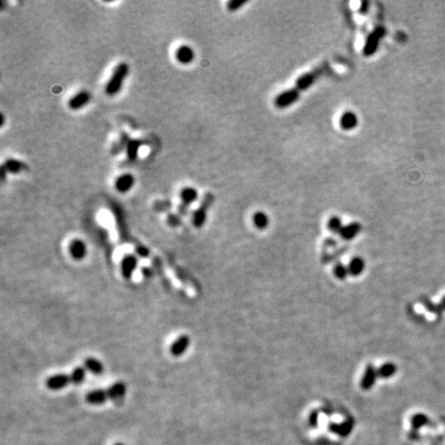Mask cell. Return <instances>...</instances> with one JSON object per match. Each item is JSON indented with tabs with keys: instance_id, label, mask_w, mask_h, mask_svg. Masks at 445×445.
<instances>
[{
	"instance_id": "4316f807",
	"label": "cell",
	"mask_w": 445,
	"mask_h": 445,
	"mask_svg": "<svg viewBox=\"0 0 445 445\" xmlns=\"http://www.w3.org/2000/svg\"><path fill=\"white\" fill-rule=\"evenodd\" d=\"M327 227H328V229H329L330 231H331L332 233L339 234V233H340V231H341L342 228H343L342 221H341L340 218H338V217H332V218H330L329 221H328Z\"/></svg>"
},
{
	"instance_id": "484cf974",
	"label": "cell",
	"mask_w": 445,
	"mask_h": 445,
	"mask_svg": "<svg viewBox=\"0 0 445 445\" xmlns=\"http://www.w3.org/2000/svg\"><path fill=\"white\" fill-rule=\"evenodd\" d=\"M429 422H430V419L424 413H416L411 417V426L414 430H419V429L427 426Z\"/></svg>"
},
{
	"instance_id": "4dcf8cb0",
	"label": "cell",
	"mask_w": 445,
	"mask_h": 445,
	"mask_svg": "<svg viewBox=\"0 0 445 445\" xmlns=\"http://www.w3.org/2000/svg\"><path fill=\"white\" fill-rule=\"evenodd\" d=\"M180 216H176V214H169L167 218V222L168 225L171 227H177L180 225Z\"/></svg>"
},
{
	"instance_id": "f1b7e54d",
	"label": "cell",
	"mask_w": 445,
	"mask_h": 445,
	"mask_svg": "<svg viewBox=\"0 0 445 445\" xmlns=\"http://www.w3.org/2000/svg\"><path fill=\"white\" fill-rule=\"evenodd\" d=\"M331 430L336 432L337 434H340L342 436L349 435L351 432V424L350 423H344L342 425H332Z\"/></svg>"
},
{
	"instance_id": "603a6c76",
	"label": "cell",
	"mask_w": 445,
	"mask_h": 445,
	"mask_svg": "<svg viewBox=\"0 0 445 445\" xmlns=\"http://www.w3.org/2000/svg\"><path fill=\"white\" fill-rule=\"evenodd\" d=\"M396 372H397V366H396L395 364H393V363H391V362L385 363V364L381 365V367L377 369L378 377L383 378V379L391 378L392 376H394L396 374Z\"/></svg>"
},
{
	"instance_id": "8992f818",
	"label": "cell",
	"mask_w": 445,
	"mask_h": 445,
	"mask_svg": "<svg viewBox=\"0 0 445 445\" xmlns=\"http://www.w3.org/2000/svg\"><path fill=\"white\" fill-rule=\"evenodd\" d=\"M71 383L70 374L57 373L47 378L46 386L49 391H61Z\"/></svg>"
},
{
	"instance_id": "5b68a950",
	"label": "cell",
	"mask_w": 445,
	"mask_h": 445,
	"mask_svg": "<svg viewBox=\"0 0 445 445\" xmlns=\"http://www.w3.org/2000/svg\"><path fill=\"white\" fill-rule=\"evenodd\" d=\"M198 198V192L192 187H185L179 193L180 203L178 206V216H186L190 205L193 204Z\"/></svg>"
},
{
	"instance_id": "30bf717a",
	"label": "cell",
	"mask_w": 445,
	"mask_h": 445,
	"mask_svg": "<svg viewBox=\"0 0 445 445\" xmlns=\"http://www.w3.org/2000/svg\"><path fill=\"white\" fill-rule=\"evenodd\" d=\"M106 391L107 394H109L110 401H121L125 398V396L127 394V385L123 381H117L107 387Z\"/></svg>"
},
{
	"instance_id": "e575fe53",
	"label": "cell",
	"mask_w": 445,
	"mask_h": 445,
	"mask_svg": "<svg viewBox=\"0 0 445 445\" xmlns=\"http://www.w3.org/2000/svg\"><path fill=\"white\" fill-rule=\"evenodd\" d=\"M5 172H6L5 168L2 166V167H1V179H2V180L5 179Z\"/></svg>"
},
{
	"instance_id": "cb8c5ba5",
	"label": "cell",
	"mask_w": 445,
	"mask_h": 445,
	"mask_svg": "<svg viewBox=\"0 0 445 445\" xmlns=\"http://www.w3.org/2000/svg\"><path fill=\"white\" fill-rule=\"evenodd\" d=\"M143 143L140 142V140L138 139H131L130 140V143L128 144V147H127V157H128V160L130 162H134L137 158V156H138V153H139V148L140 146H142Z\"/></svg>"
},
{
	"instance_id": "ac0fdd59",
	"label": "cell",
	"mask_w": 445,
	"mask_h": 445,
	"mask_svg": "<svg viewBox=\"0 0 445 445\" xmlns=\"http://www.w3.org/2000/svg\"><path fill=\"white\" fill-rule=\"evenodd\" d=\"M358 126V117L352 111H345L340 118V127L343 130H352Z\"/></svg>"
},
{
	"instance_id": "d6a6232c",
	"label": "cell",
	"mask_w": 445,
	"mask_h": 445,
	"mask_svg": "<svg viewBox=\"0 0 445 445\" xmlns=\"http://www.w3.org/2000/svg\"><path fill=\"white\" fill-rule=\"evenodd\" d=\"M368 8H369V1H363L360 5V13L363 15L367 14Z\"/></svg>"
},
{
	"instance_id": "9c48e42d",
	"label": "cell",
	"mask_w": 445,
	"mask_h": 445,
	"mask_svg": "<svg viewBox=\"0 0 445 445\" xmlns=\"http://www.w3.org/2000/svg\"><path fill=\"white\" fill-rule=\"evenodd\" d=\"M68 251L71 258L78 262L84 260L88 253L85 241L80 240V239H73V240H71L68 246Z\"/></svg>"
},
{
	"instance_id": "8fae6325",
	"label": "cell",
	"mask_w": 445,
	"mask_h": 445,
	"mask_svg": "<svg viewBox=\"0 0 445 445\" xmlns=\"http://www.w3.org/2000/svg\"><path fill=\"white\" fill-rule=\"evenodd\" d=\"M377 377H378L377 369L373 365H368L364 371V375H363L362 381H361L362 389L365 391L372 389V386L376 382Z\"/></svg>"
},
{
	"instance_id": "7402d4cb",
	"label": "cell",
	"mask_w": 445,
	"mask_h": 445,
	"mask_svg": "<svg viewBox=\"0 0 445 445\" xmlns=\"http://www.w3.org/2000/svg\"><path fill=\"white\" fill-rule=\"evenodd\" d=\"M86 376H87L86 368L84 366H78L74 368L70 373L71 383L74 385H79L81 383H84Z\"/></svg>"
},
{
	"instance_id": "9a60e30c",
	"label": "cell",
	"mask_w": 445,
	"mask_h": 445,
	"mask_svg": "<svg viewBox=\"0 0 445 445\" xmlns=\"http://www.w3.org/2000/svg\"><path fill=\"white\" fill-rule=\"evenodd\" d=\"M175 58L178 63L188 65L193 62L194 58H195V53L191 47L184 45V46L178 47V48L176 49Z\"/></svg>"
},
{
	"instance_id": "e0dca14e",
	"label": "cell",
	"mask_w": 445,
	"mask_h": 445,
	"mask_svg": "<svg viewBox=\"0 0 445 445\" xmlns=\"http://www.w3.org/2000/svg\"><path fill=\"white\" fill-rule=\"evenodd\" d=\"M362 226L360 222H350V224L343 226L342 230L340 231L339 236L344 239V240H351L354 237H356L360 232H361Z\"/></svg>"
},
{
	"instance_id": "83f0119b",
	"label": "cell",
	"mask_w": 445,
	"mask_h": 445,
	"mask_svg": "<svg viewBox=\"0 0 445 445\" xmlns=\"http://www.w3.org/2000/svg\"><path fill=\"white\" fill-rule=\"evenodd\" d=\"M334 275L338 278V279H340V280H343L345 279L346 277H348V275L350 274L349 273V269H348V266H345L343 265L342 263H337L335 267H334Z\"/></svg>"
},
{
	"instance_id": "2e32d148",
	"label": "cell",
	"mask_w": 445,
	"mask_h": 445,
	"mask_svg": "<svg viewBox=\"0 0 445 445\" xmlns=\"http://www.w3.org/2000/svg\"><path fill=\"white\" fill-rule=\"evenodd\" d=\"M84 367L86 368L88 372L92 373L96 376L102 375L104 372V366L102 364V362L93 357H89L84 361Z\"/></svg>"
},
{
	"instance_id": "7c38bea8",
	"label": "cell",
	"mask_w": 445,
	"mask_h": 445,
	"mask_svg": "<svg viewBox=\"0 0 445 445\" xmlns=\"http://www.w3.org/2000/svg\"><path fill=\"white\" fill-rule=\"evenodd\" d=\"M107 401H110V399L106 389L93 390L88 392L86 395V402L91 405H102Z\"/></svg>"
},
{
	"instance_id": "ba28073f",
	"label": "cell",
	"mask_w": 445,
	"mask_h": 445,
	"mask_svg": "<svg viewBox=\"0 0 445 445\" xmlns=\"http://www.w3.org/2000/svg\"><path fill=\"white\" fill-rule=\"evenodd\" d=\"M190 345H191V338L186 334H183L178 336L176 339L171 343L169 351L171 353V356L179 358L181 356H184L185 352L189 350Z\"/></svg>"
},
{
	"instance_id": "8d00e7d4",
	"label": "cell",
	"mask_w": 445,
	"mask_h": 445,
	"mask_svg": "<svg viewBox=\"0 0 445 445\" xmlns=\"http://www.w3.org/2000/svg\"><path fill=\"white\" fill-rule=\"evenodd\" d=\"M114 445H124V444H123V443H121V442H118V443H115Z\"/></svg>"
},
{
	"instance_id": "4fadbf2b",
	"label": "cell",
	"mask_w": 445,
	"mask_h": 445,
	"mask_svg": "<svg viewBox=\"0 0 445 445\" xmlns=\"http://www.w3.org/2000/svg\"><path fill=\"white\" fill-rule=\"evenodd\" d=\"M91 100V95L87 91H80L78 94L74 95L70 98L68 101L69 109L72 111H79L81 110L82 107L86 106Z\"/></svg>"
},
{
	"instance_id": "d4e9b609",
	"label": "cell",
	"mask_w": 445,
	"mask_h": 445,
	"mask_svg": "<svg viewBox=\"0 0 445 445\" xmlns=\"http://www.w3.org/2000/svg\"><path fill=\"white\" fill-rule=\"evenodd\" d=\"M253 222L260 230L266 229L269 225V218L265 212L257 211L253 214Z\"/></svg>"
},
{
	"instance_id": "ffe728a7",
	"label": "cell",
	"mask_w": 445,
	"mask_h": 445,
	"mask_svg": "<svg viewBox=\"0 0 445 445\" xmlns=\"http://www.w3.org/2000/svg\"><path fill=\"white\" fill-rule=\"evenodd\" d=\"M2 166L5 168V170L10 173H13V175H18L20 172H23L25 169L27 168L26 164L19 161V160H15V159H8L6 160Z\"/></svg>"
},
{
	"instance_id": "277c9868",
	"label": "cell",
	"mask_w": 445,
	"mask_h": 445,
	"mask_svg": "<svg viewBox=\"0 0 445 445\" xmlns=\"http://www.w3.org/2000/svg\"><path fill=\"white\" fill-rule=\"evenodd\" d=\"M386 29L383 26H377L370 33L366 39V43L363 48V54L365 57H370L376 53L381 40L385 36Z\"/></svg>"
},
{
	"instance_id": "3957f363",
	"label": "cell",
	"mask_w": 445,
	"mask_h": 445,
	"mask_svg": "<svg viewBox=\"0 0 445 445\" xmlns=\"http://www.w3.org/2000/svg\"><path fill=\"white\" fill-rule=\"evenodd\" d=\"M213 202H214V196L211 193L204 194L202 200L200 202L199 207L195 210L193 214V218H192V224L195 228L200 229L205 225L206 220H207L208 210Z\"/></svg>"
},
{
	"instance_id": "d590c367",
	"label": "cell",
	"mask_w": 445,
	"mask_h": 445,
	"mask_svg": "<svg viewBox=\"0 0 445 445\" xmlns=\"http://www.w3.org/2000/svg\"><path fill=\"white\" fill-rule=\"evenodd\" d=\"M441 306H442V307L445 309V296L443 297L442 300H441Z\"/></svg>"
},
{
	"instance_id": "44dd1931",
	"label": "cell",
	"mask_w": 445,
	"mask_h": 445,
	"mask_svg": "<svg viewBox=\"0 0 445 445\" xmlns=\"http://www.w3.org/2000/svg\"><path fill=\"white\" fill-rule=\"evenodd\" d=\"M130 138L128 136L127 133H125V132H123V133L121 134L120 138L117 140V142H114L112 146H111V154L112 155H119L120 153H122L124 150H127V147H128V144L130 143Z\"/></svg>"
},
{
	"instance_id": "1f68e13d",
	"label": "cell",
	"mask_w": 445,
	"mask_h": 445,
	"mask_svg": "<svg viewBox=\"0 0 445 445\" xmlns=\"http://www.w3.org/2000/svg\"><path fill=\"white\" fill-rule=\"evenodd\" d=\"M136 253H137L138 255H140V257H143V258L147 257V255L150 254V251H148L146 247H144V246L136 247Z\"/></svg>"
},
{
	"instance_id": "7a4b0ae2",
	"label": "cell",
	"mask_w": 445,
	"mask_h": 445,
	"mask_svg": "<svg viewBox=\"0 0 445 445\" xmlns=\"http://www.w3.org/2000/svg\"><path fill=\"white\" fill-rule=\"evenodd\" d=\"M129 73V66L127 63L122 62L115 66V68L111 74V79L107 81L105 86V93L109 96L117 95L122 87L124 81H125L127 76Z\"/></svg>"
},
{
	"instance_id": "836d02e7",
	"label": "cell",
	"mask_w": 445,
	"mask_h": 445,
	"mask_svg": "<svg viewBox=\"0 0 445 445\" xmlns=\"http://www.w3.org/2000/svg\"><path fill=\"white\" fill-rule=\"evenodd\" d=\"M143 274H144L145 276L152 275V270H151V269H148V268H143Z\"/></svg>"
},
{
	"instance_id": "52a82bcc",
	"label": "cell",
	"mask_w": 445,
	"mask_h": 445,
	"mask_svg": "<svg viewBox=\"0 0 445 445\" xmlns=\"http://www.w3.org/2000/svg\"><path fill=\"white\" fill-rule=\"evenodd\" d=\"M138 266V258L133 254H127L121 261V273L125 279H130L133 276Z\"/></svg>"
},
{
	"instance_id": "f546056e",
	"label": "cell",
	"mask_w": 445,
	"mask_h": 445,
	"mask_svg": "<svg viewBox=\"0 0 445 445\" xmlns=\"http://www.w3.org/2000/svg\"><path fill=\"white\" fill-rule=\"evenodd\" d=\"M246 3H247V0H231V1L227 3V10L228 12L233 13V12L240 10V8Z\"/></svg>"
},
{
	"instance_id": "d6986e66",
	"label": "cell",
	"mask_w": 445,
	"mask_h": 445,
	"mask_svg": "<svg viewBox=\"0 0 445 445\" xmlns=\"http://www.w3.org/2000/svg\"><path fill=\"white\" fill-rule=\"evenodd\" d=\"M349 273L351 276H359L361 275L365 270V261L362 258L356 257L350 260L348 265Z\"/></svg>"
},
{
	"instance_id": "5bb4252c",
	"label": "cell",
	"mask_w": 445,
	"mask_h": 445,
	"mask_svg": "<svg viewBox=\"0 0 445 445\" xmlns=\"http://www.w3.org/2000/svg\"><path fill=\"white\" fill-rule=\"evenodd\" d=\"M135 184V178L132 175H129V173H126V175H123L119 176L117 179H115L114 183V188L119 193H128L130 190L133 188Z\"/></svg>"
},
{
	"instance_id": "6da1fadb",
	"label": "cell",
	"mask_w": 445,
	"mask_h": 445,
	"mask_svg": "<svg viewBox=\"0 0 445 445\" xmlns=\"http://www.w3.org/2000/svg\"><path fill=\"white\" fill-rule=\"evenodd\" d=\"M329 69L330 64L328 62H324L319 64L315 69L302 74L301 77L296 79L295 86L293 88L284 91V92L275 97L274 105L277 109H286V107L291 106L298 100L303 91H306L312 85H315V82L318 79L328 73Z\"/></svg>"
}]
</instances>
